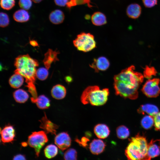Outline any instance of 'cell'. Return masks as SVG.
Segmentation results:
<instances>
[{"label":"cell","mask_w":160,"mask_h":160,"mask_svg":"<svg viewBox=\"0 0 160 160\" xmlns=\"http://www.w3.org/2000/svg\"><path fill=\"white\" fill-rule=\"evenodd\" d=\"M135 68L134 65H131L114 76L113 86L116 95L131 100L137 98L138 90L144 77Z\"/></svg>","instance_id":"obj_1"},{"label":"cell","mask_w":160,"mask_h":160,"mask_svg":"<svg viewBox=\"0 0 160 160\" xmlns=\"http://www.w3.org/2000/svg\"><path fill=\"white\" fill-rule=\"evenodd\" d=\"M14 65L16 68L15 73L22 76L25 79L27 84H34L36 67L39 65L36 60L31 58L28 54L21 55L15 58Z\"/></svg>","instance_id":"obj_2"},{"label":"cell","mask_w":160,"mask_h":160,"mask_svg":"<svg viewBox=\"0 0 160 160\" xmlns=\"http://www.w3.org/2000/svg\"><path fill=\"white\" fill-rule=\"evenodd\" d=\"M125 151L128 160H145L147 154L148 144L146 137L137 134L131 137Z\"/></svg>","instance_id":"obj_3"},{"label":"cell","mask_w":160,"mask_h":160,"mask_svg":"<svg viewBox=\"0 0 160 160\" xmlns=\"http://www.w3.org/2000/svg\"><path fill=\"white\" fill-rule=\"evenodd\" d=\"M109 94L108 88L101 89L97 85L89 86L83 91L81 101L84 105L90 104L93 106L102 105L106 103Z\"/></svg>","instance_id":"obj_4"},{"label":"cell","mask_w":160,"mask_h":160,"mask_svg":"<svg viewBox=\"0 0 160 160\" xmlns=\"http://www.w3.org/2000/svg\"><path fill=\"white\" fill-rule=\"evenodd\" d=\"M73 43L78 50L84 52L90 51L96 47L94 36L90 33H81L77 35Z\"/></svg>","instance_id":"obj_5"},{"label":"cell","mask_w":160,"mask_h":160,"mask_svg":"<svg viewBox=\"0 0 160 160\" xmlns=\"http://www.w3.org/2000/svg\"><path fill=\"white\" fill-rule=\"evenodd\" d=\"M46 134L43 131L34 132L28 137V144L34 149L37 157L39 156L41 149L48 141Z\"/></svg>","instance_id":"obj_6"},{"label":"cell","mask_w":160,"mask_h":160,"mask_svg":"<svg viewBox=\"0 0 160 160\" xmlns=\"http://www.w3.org/2000/svg\"><path fill=\"white\" fill-rule=\"evenodd\" d=\"M160 79L157 78L148 79L143 85L142 91L147 97H156L160 94V88L159 85Z\"/></svg>","instance_id":"obj_7"},{"label":"cell","mask_w":160,"mask_h":160,"mask_svg":"<svg viewBox=\"0 0 160 160\" xmlns=\"http://www.w3.org/2000/svg\"><path fill=\"white\" fill-rule=\"evenodd\" d=\"M54 141L57 147L62 151L69 147L71 142V138L67 132H62L57 135Z\"/></svg>","instance_id":"obj_8"},{"label":"cell","mask_w":160,"mask_h":160,"mask_svg":"<svg viewBox=\"0 0 160 160\" xmlns=\"http://www.w3.org/2000/svg\"><path fill=\"white\" fill-rule=\"evenodd\" d=\"M160 154V139L152 140L148 144L146 156L145 160H150Z\"/></svg>","instance_id":"obj_9"},{"label":"cell","mask_w":160,"mask_h":160,"mask_svg":"<svg viewBox=\"0 0 160 160\" xmlns=\"http://www.w3.org/2000/svg\"><path fill=\"white\" fill-rule=\"evenodd\" d=\"M110 63L108 60L105 57H100L94 59L92 63L89 65L96 72L107 70L109 67Z\"/></svg>","instance_id":"obj_10"},{"label":"cell","mask_w":160,"mask_h":160,"mask_svg":"<svg viewBox=\"0 0 160 160\" xmlns=\"http://www.w3.org/2000/svg\"><path fill=\"white\" fill-rule=\"evenodd\" d=\"M1 139L3 143H12L15 135L14 127L10 124L6 125L1 131Z\"/></svg>","instance_id":"obj_11"},{"label":"cell","mask_w":160,"mask_h":160,"mask_svg":"<svg viewBox=\"0 0 160 160\" xmlns=\"http://www.w3.org/2000/svg\"><path fill=\"white\" fill-rule=\"evenodd\" d=\"M44 115L39 120L40 122V127L43 129L46 133H50L52 134L56 135L57 129L59 126L53 123L47 118L45 112Z\"/></svg>","instance_id":"obj_12"},{"label":"cell","mask_w":160,"mask_h":160,"mask_svg":"<svg viewBox=\"0 0 160 160\" xmlns=\"http://www.w3.org/2000/svg\"><path fill=\"white\" fill-rule=\"evenodd\" d=\"M105 146V143L102 140L94 139L89 144V148L92 154L98 155L104 151Z\"/></svg>","instance_id":"obj_13"},{"label":"cell","mask_w":160,"mask_h":160,"mask_svg":"<svg viewBox=\"0 0 160 160\" xmlns=\"http://www.w3.org/2000/svg\"><path fill=\"white\" fill-rule=\"evenodd\" d=\"M59 53V51H53L51 49H49L44 54V57L43 62L46 68L49 69L50 67L51 64L59 60L57 55Z\"/></svg>","instance_id":"obj_14"},{"label":"cell","mask_w":160,"mask_h":160,"mask_svg":"<svg viewBox=\"0 0 160 160\" xmlns=\"http://www.w3.org/2000/svg\"><path fill=\"white\" fill-rule=\"evenodd\" d=\"M94 132L98 138L104 139L108 136L110 131L109 127L106 124H99L95 126L94 128Z\"/></svg>","instance_id":"obj_15"},{"label":"cell","mask_w":160,"mask_h":160,"mask_svg":"<svg viewBox=\"0 0 160 160\" xmlns=\"http://www.w3.org/2000/svg\"><path fill=\"white\" fill-rule=\"evenodd\" d=\"M142 8L140 5L137 3L130 4L126 9V14L130 18L136 19L138 18L141 13Z\"/></svg>","instance_id":"obj_16"},{"label":"cell","mask_w":160,"mask_h":160,"mask_svg":"<svg viewBox=\"0 0 160 160\" xmlns=\"http://www.w3.org/2000/svg\"><path fill=\"white\" fill-rule=\"evenodd\" d=\"M159 109L155 105L146 104L141 105L137 110L140 113L144 114L145 113L153 117L159 112Z\"/></svg>","instance_id":"obj_17"},{"label":"cell","mask_w":160,"mask_h":160,"mask_svg":"<svg viewBox=\"0 0 160 160\" xmlns=\"http://www.w3.org/2000/svg\"><path fill=\"white\" fill-rule=\"evenodd\" d=\"M66 94L65 88L63 86L60 84L53 86L51 90V94L52 97L57 100L64 98Z\"/></svg>","instance_id":"obj_18"},{"label":"cell","mask_w":160,"mask_h":160,"mask_svg":"<svg viewBox=\"0 0 160 160\" xmlns=\"http://www.w3.org/2000/svg\"><path fill=\"white\" fill-rule=\"evenodd\" d=\"M50 21L55 24H58L63 23L64 20L65 15L60 10L56 9L51 12L49 15Z\"/></svg>","instance_id":"obj_19"},{"label":"cell","mask_w":160,"mask_h":160,"mask_svg":"<svg viewBox=\"0 0 160 160\" xmlns=\"http://www.w3.org/2000/svg\"><path fill=\"white\" fill-rule=\"evenodd\" d=\"M91 19L93 24L96 26H101L107 23L105 15L99 12H94L92 15Z\"/></svg>","instance_id":"obj_20"},{"label":"cell","mask_w":160,"mask_h":160,"mask_svg":"<svg viewBox=\"0 0 160 160\" xmlns=\"http://www.w3.org/2000/svg\"><path fill=\"white\" fill-rule=\"evenodd\" d=\"M23 77L19 73H15L9 80V83L10 86L14 88H18L20 87L24 82Z\"/></svg>","instance_id":"obj_21"},{"label":"cell","mask_w":160,"mask_h":160,"mask_svg":"<svg viewBox=\"0 0 160 160\" xmlns=\"http://www.w3.org/2000/svg\"><path fill=\"white\" fill-rule=\"evenodd\" d=\"M13 17L16 21L23 23L27 21L30 18V15L26 10L22 9L16 11L13 14Z\"/></svg>","instance_id":"obj_22"},{"label":"cell","mask_w":160,"mask_h":160,"mask_svg":"<svg viewBox=\"0 0 160 160\" xmlns=\"http://www.w3.org/2000/svg\"><path fill=\"white\" fill-rule=\"evenodd\" d=\"M13 96L15 101L19 103H24L26 102L29 98L28 93L22 89H18L13 93Z\"/></svg>","instance_id":"obj_23"},{"label":"cell","mask_w":160,"mask_h":160,"mask_svg":"<svg viewBox=\"0 0 160 160\" xmlns=\"http://www.w3.org/2000/svg\"><path fill=\"white\" fill-rule=\"evenodd\" d=\"M37 107L42 109H47L50 106V100L44 95L39 96L36 103Z\"/></svg>","instance_id":"obj_24"},{"label":"cell","mask_w":160,"mask_h":160,"mask_svg":"<svg viewBox=\"0 0 160 160\" xmlns=\"http://www.w3.org/2000/svg\"><path fill=\"white\" fill-rule=\"evenodd\" d=\"M57 147L55 145L51 144L47 145L44 150L45 156L48 159H51L56 156L58 153Z\"/></svg>","instance_id":"obj_25"},{"label":"cell","mask_w":160,"mask_h":160,"mask_svg":"<svg viewBox=\"0 0 160 160\" xmlns=\"http://www.w3.org/2000/svg\"><path fill=\"white\" fill-rule=\"evenodd\" d=\"M116 133L118 138L124 139L128 137L129 135V129L126 127L122 125L117 128Z\"/></svg>","instance_id":"obj_26"},{"label":"cell","mask_w":160,"mask_h":160,"mask_svg":"<svg viewBox=\"0 0 160 160\" xmlns=\"http://www.w3.org/2000/svg\"><path fill=\"white\" fill-rule=\"evenodd\" d=\"M153 117L150 115L144 116L141 121V124L142 127L146 129H150L154 124Z\"/></svg>","instance_id":"obj_27"},{"label":"cell","mask_w":160,"mask_h":160,"mask_svg":"<svg viewBox=\"0 0 160 160\" xmlns=\"http://www.w3.org/2000/svg\"><path fill=\"white\" fill-rule=\"evenodd\" d=\"M91 3V0H69L66 6L68 8L70 9L77 5L87 4L89 7L91 8L92 7Z\"/></svg>","instance_id":"obj_28"},{"label":"cell","mask_w":160,"mask_h":160,"mask_svg":"<svg viewBox=\"0 0 160 160\" xmlns=\"http://www.w3.org/2000/svg\"><path fill=\"white\" fill-rule=\"evenodd\" d=\"M26 87L28 88V91L32 96L31 98V102L33 103H36L38 97L34 84H27Z\"/></svg>","instance_id":"obj_29"},{"label":"cell","mask_w":160,"mask_h":160,"mask_svg":"<svg viewBox=\"0 0 160 160\" xmlns=\"http://www.w3.org/2000/svg\"><path fill=\"white\" fill-rule=\"evenodd\" d=\"M64 159L66 160H76L77 159V152L74 149L71 148L65 153Z\"/></svg>","instance_id":"obj_30"},{"label":"cell","mask_w":160,"mask_h":160,"mask_svg":"<svg viewBox=\"0 0 160 160\" xmlns=\"http://www.w3.org/2000/svg\"><path fill=\"white\" fill-rule=\"evenodd\" d=\"M48 69L47 68L41 67L36 70V76L38 79L41 80H45L48 76Z\"/></svg>","instance_id":"obj_31"},{"label":"cell","mask_w":160,"mask_h":160,"mask_svg":"<svg viewBox=\"0 0 160 160\" xmlns=\"http://www.w3.org/2000/svg\"><path fill=\"white\" fill-rule=\"evenodd\" d=\"M157 73V72L154 67L147 65L144 69L143 75L144 77L150 79L153 76H156Z\"/></svg>","instance_id":"obj_32"},{"label":"cell","mask_w":160,"mask_h":160,"mask_svg":"<svg viewBox=\"0 0 160 160\" xmlns=\"http://www.w3.org/2000/svg\"><path fill=\"white\" fill-rule=\"evenodd\" d=\"M15 4V0H1V6L4 9H10L14 7Z\"/></svg>","instance_id":"obj_33"},{"label":"cell","mask_w":160,"mask_h":160,"mask_svg":"<svg viewBox=\"0 0 160 160\" xmlns=\"http://www.w3.org/2000/svg\"><path fill=\"white\" fill-rule=\"evenodd\" d=\"M9 19L6 13L1 12L0 14V25L1 27L7 26L9 23Z\"/></svg>","instance_id":"obj_34"},{"label":"cell","mask_w":160,"mask_h":160,"mask_svg":"<svg viewBox=\"0 0 160 160\" xmlns=\"http://www.w3.org/2000/svg\"><path fill=\"white\" fill-rule=\"evenodd\" d=\"M19 5L22 9L28 10L32 6V2L31 0H19Z\"/></svg>","instance_id":"obj_35"},{"label":"cell","mask_w":160,"mask_h":160,"mask_svg":"<svg viewBox=\"0 0 160 160\" xmlns=\"http://www.w3.org/2000/svg\"><path fill=\"white\" fill-rule=\"evenodd\" d=\"M153 117L155 129L160 131V112L157 113Z\"/></svg>","instance_id":"obj_36"},{"label":"cell","mask_w":160,"mask_h":160,"mask_svg":"<svg viewBox=\"0 0 160 160\" xmlns=\"http://www.w3.org/2000/svg\"><path fill=\"white\" fill-rule=\"evenodd\" d=\"M144 6L146 8H151L157 4V0H142Z\"/></svg>","instance_id":"obj_37"},{"label":"cell","mask_w":160,"mask_h":160,"mask_svg":"<svg viewBox=\"0 0 160 160\" xmlns=\"http://www.w3.org/2000/svg\"><path fill=\"white\" fill-rule=\"evenodd\" d=\"M89 140L85 137H83L80 141V140L76 139V141L78 143L81 145L86 147L87 145V143L89 141Z\"/></svg>","instance_id":"obj_38"},{"label":"cell","mask_w":160,"mask_h":160,"mask_svg":"<svg viewBox=\"0 0 160 160\" xmlns=\"http://www.w3.org/2000/svg\"><path fill=\"white\" fill-rule=\"evenodd\" d=\"M69 0H54L56 5L60 7H64L66 4Z\"/></svg>","instance_id":"obj_39"},{"label":"cell","mask_w":160,"mask_h":160,"mask_svg":"<svg viewBox=\"0 0 160 160\" xmlns=\"http://www.w3.org/2000/svg\"><path fill=\"white\" fill-rule=\"evenodd\" d=\"M13 160H26V159L24 155L22 154H18L14 156Z\"/></svg>","instance_id":"obj_40"},{"label":"cell","mask_w":160,"mask_h":160,"mask_svg":"<svg viewBox=\"0 0 160 160\" xmlns=\"http://www.w3.org/2000/svg\"><path fill=\"white\" fill-rule=\"evenodd\" d=\"M30 44L33 47H36L38 46L37 42L35 40H31L30 41Z\"/></svg>","instance_id":"obj_41"},{"label":"cell","mask_w":160,"mask_h":160,"mask_svg":"<svg viewBox=\"0 0 160 160\" xmlns=\"http://www.w3.org/2000/svg\"><path fill=\"white\" fill-rule=\"evenodd\" d=\"M65 79L67 82L69 83L71 81L72 79L71 77L68 76L65 77Z\"/></svg>","instance_id":"obj_42"},{"label":"cell","mask_w":160,"mask_h":160,"mask_svg":"<svg viewBox=\"0 0 160 160\" xmlns=\"http://www.w3.org/2000/svg\"><path fill=\"white\" fill-rule=\"evenodd\" d=\"M35 3H39L42 0H32Z\"/></svg>","instance_id":"obj_43"}]
</instances>
